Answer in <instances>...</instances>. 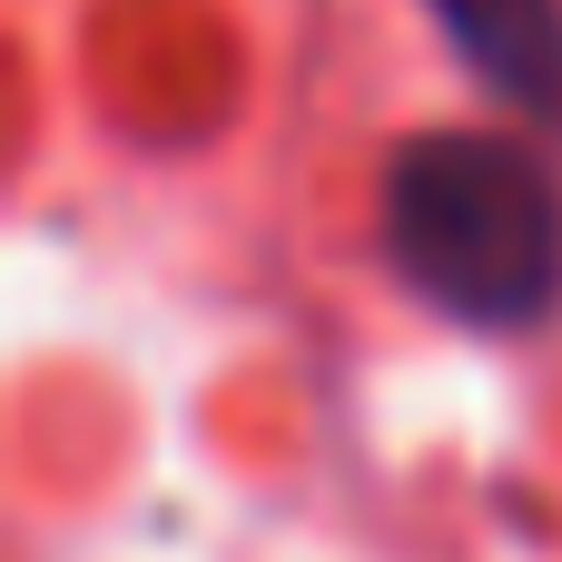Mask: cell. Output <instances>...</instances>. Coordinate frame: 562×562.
<instances>
[{
	"mask_svg": "<svg viewBox=\"0 0 562 562\" xmlns=\"http://www.w3.org/2000/svg\"><path fill=\"white\" fill-rule=\"evenodd\" d=\"M454 59L524 119H562V0H425Z\"/></svg>",
	"mask_w": 562,
	"mask_h": 562,
	"instance_id": "obj_2",
	"label": "cell"
},
{
	"mask_svg": "<svg viewBox=\"0 0 562 562\" xmlns=\"http://www.w3.org/2000/svg\"><path fill=\"white\" fill-rule=\"evenodd\" d=\"M385 257L435 316L524 336L562 306V178L524 138L415 128L385 158Z\"/></svg>",
	"mask_w": 562,
	"mask_h": 562,
	"instance_id": "obj_1",
	"label": "cell"
}]
</instances>
